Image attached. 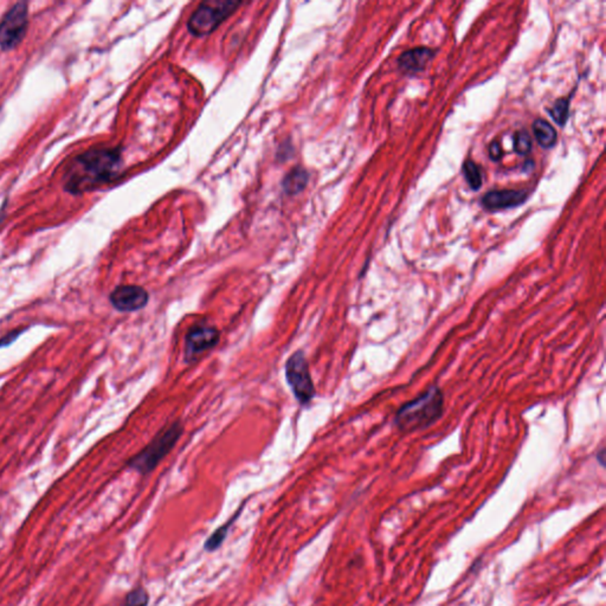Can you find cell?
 I'll return each mask as SVG.
<instances>
[{
	"label": "cell",
	"instance_id": "10",
	"mask_svg": "<svg viewBox=\"0 0 606 606\" xmlns=\"http://www.w3.org/2000/svg\"><path fill=\"white\" fill-rule=\"evenodd\" d=\"M435 56V51L428 48H417L412 50L405 51L398 59L399 68L405 73H418L424 69Z\"/></svg>",
	"mask_w": 606,
	"mask_h": 606
},
{
	"label": "cell",
	"instance_id": "9",
	"mask_svg": "<svg viewBox=\"0 0 606 606\" xmlns=\"http://www.w3.org/2000/svg\"><path fill=\"white\" fill-rule=\"evenodd\" d=\"M528 198V192L525 189H503L491 191L482 198V205L489 211L510 209L524 204Z\"/></svg>",
	"mask_w": 606,
	"mask_h": 606
},
{
	"label": "cell",
	"instance_id": "5",
	"mask_svg": "<svg viewBox=\"0 0 606 606\" xmlns=\"http://www.w3.org/2000/svg\"><path fill=\"white\" fill-rule=\"evenodd\" d=\"M286 378L290 390L302 405L308 404L315 397L313 379L303 352L296 351L287 360Z\"/></svg>",
	"mask_w": 606,
	"mask_h": 606
},
{
	"label": "cell",
	"instance_id": "18",
	"mask_svg": "<svg viewBox=\"0 0 606 606\" xmlns=\"http://www.w3.org/2000/svg\"><path fill=\"white\" fill-rule=\"evenodd\" d=\"M25 332V329H16L13 332L8 333V336H5L3 339L0 340V347H6L8 345L12 344L13 341H16L17 338Z\"/></svg>",
	"mask_w": 606,
	"mask_h": 606
},
{
	"label": "cell",
	"instance_id": "12",
	"mask_svg": "<svg viewBox=\"0 0 606 606\" xmlns=\"http://www.w3.org/2000/svg\"><path fill=\"white\" fill-rule=\"evenodd\" d=\"M463 174L464 177H466V180H467L471 189H475V191L481 189V186H482V174H481V171H479V166L476 165L475 162L471 161V160L464 162Z\"/></svg>",
	"mask_w": 606,
	"mask_h": 606
},
{
	"label": "cell",
	"instance_id": "15",
	"mask_svg": "<svg viewBox=\"0 0 606 606\" xmlns=\"http://www.w3.org/2000/svg\"><path fill=\"white\" fill-rule=\"evenodd\" d=\"M514 150L517 154L527 155L532 150V139L526 131H520L514 136Z\"/></svg>",
	"mask_w": 606,
	"mask_h": 606
},
{
	"label": "cell",
	"instance_id": "2",
	"mask_svg": "<svg viewBox=\"0 0 606 606\" xmlns=\"http://www.w3.org/2000/svg\"><path fill=\"white\" fill-rule=\"evenodd\" d=\"M443 410L445 396L440 387H428L424 394L398 410L394 416V424L404 433L419 431L438 421L443 414Z\"/></svg>",
	"mask_w": 606,
	"mask_h": 606
},
{
	"label": "cell",
	"instance_id": "1",
	"mask_svg": "<svg viewBox=\"0 0 606 606\" xmlns=\"http://www.w3.org/2000/svg\"><path fill=\"white\" fill-rule=\"evenodd\" d=\"M121 166L119 148H96L75 158L64 174V189L80 194L115 178Z\"/></svg>",
	"mask_w": 606,
	"mask_h": 606
},
{
	"label": "cell",
	"instance_id": "13",
	"mask_svg": "<svg viewBox=\"0 0 606 606\" xmlns=\"http://www.w3.org/2000/svg\"><path fill=\"white\" fill-rule=\"evenodd\" d=\"M568 110H570V101H568V99H560L549 109V113L556 124H560V126H564L566 124V121H568Z\"/></svg>",
	"mask_w": 606,
	"mask_h": 606
},
{
	"label": "cell",
	"instance_id": "14",
	"mask_svg": "<svg viewBox=\"0 0 606 606\" xmlns=\"http://www.w3.org/2000/svg\"><path fill=\"white\" fill-rule=\"evenodd\" d=\"M307 184V174L303 171H294L288 175L284 182L287 192L296 194Z\"/></svg>",
	"mask_w": 606,
	"mask_h": 606
},
{
	"label": "cell",
	"instance_id": "16",
	"mask_svg": "<svg viewBox=\"0 0 606 606\" xmlns=\"http://www.w3.org/2000/svg\"><path fill=\"white\" fill-rule=\"evenodd\" d=\"M231 521L232 520H230V522H228L226 525L222 526V527L217 529L216 532L209 538V540L206 541L205 549H208V551H215V549L219 547L222 542L224 541L226 534H228L229 526L231 525Z\"/></svg>",
	"mask_w": 606,
	"mask_h": 606
},
{
	"label": "cell",
	"instance_id": "3",
	"mask_svg": "<svg viewBox=\"0 0 606 606\" xmlns=\"http://www.w3.org/2000/svg\"><path fill=\"white\" fill-rule=\"evenodd\" d=\"M182 435V425L179 421H175L161 430L146 448L131 459L128 466L131 469L139 471L143 475L151 472L160 463V461L172 450Z\"/></svg>",
	"mask_w": 606,
	"mask_h": 606
},
{
	"label": "cell",
	"instance_id": "7",
	"mask_svg": "<svg viewBox=\"0 0 606 606\" xmlns=\"http://www.w3.org/2000/svg\"><path fill=\"white\" fill-rule=\"evenodd\" d=\"M219 331L215 327H210V326L194 327L186 336V361L191 363L201 353L216 347L217 344L219 342Z\"/></svg>",
	"mask_w": 606,
	"mask_h": 606
},
{
	"label": "cell",
	"instance_id": "17",
	"mask_svg": "<svg viewBox=\"0 0 606 606\" xmlns=\"http://www.w3.org/2000/svg\"><path fill=\"white\" fill-rule=\"evenodd\" d=\"M147 604H148V595L143 587H139L128 593L124 606H147Z\"/></svg>",
	"mask_w": 606,
	"mask_h": 606
},
{
	"label": "cell",
	"instance_id": "19",
	"mask_svg": "<svg viewBox=\"0 0 606 606\" xmlns=\"http://www.w3.org/2000/svg\"><path fill=\"white\" fill-rule=\"evenodd\" d=\"M489 157H491V160H494V161H498V160L501 159L502 148L500 143H491V147H489Z\"/></svg>",
	"mask_w": 606,
	"mask_h": 606
},
{
	"label": "cell",
	"instance_id": "6",
	"mask_svg": "<svg viewBox=\"0 0 606 606\" xmlns=\"http://www.w3.org/2000/svg\"><path fill=\"white\" fill-rule=\"evenodd\" d=\"M29 8L27 3H17L13 5L0 22V48L8 51L23 41L27 35L29 25Z\"/></svg>",
	"mask_w": 606,
	"mask_h": 606
},
{
	"label": "cell",
	"instance_id": "8",
	"mask_svg": "<svg viewBox=\"0 0 606 606\" xmlns=\"http://www.w3.org/2000/svg\"><path fill=\"white\" fill-rule=\"evenodd\" d=\"M150 295L143 287L126 284L116 287L109 295V301L113 307L124 313L136 312L148 303Z\"/></svg>",
	"mask_w": 606,
	"mask_h": 606
},
{
	"label": "cell",
	"instance_id": "11",
	"mask_svg": "<svg viewBox=\"0 0 606 606\" xmlns=\"http://www.w3.org/2000/svg\"><path fill=\"white\" fill-rule=\"evenodd\" d=\"M533 131L534 136L541 147L552 148L556 145V139H558L556 129L547 121L541 120V119L535 121L533 124Z\"/></svg>",
	"mask_w": 606,
	"mask_h": 606
},
{
	"label": "cell",
	"instance_id": "4",
	"mask_svg": "<svg viewBox=\"0 0 606 606\" xmlns=\"http://www.w3.org/2000/svg\"><path fill=\"white\" fill-rule=\"evenodd\" d=\"M240 6V3L233 1L201 3L189 17L187 22L189 31L197 37L210 35Z\"/></svg>",
	"mask_w": 606,
	"mask_h": 606
}]
</instances>
